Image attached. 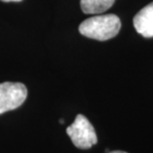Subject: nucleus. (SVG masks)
I'll return each mask as SVG.
<instances>
[{"label":"nucleus","instance_id":"1","mask_svg":"<svg viewBox=\"0 0 153 153\" xmlns=\"http://www.w3.org/2000/svg\"><path fill=\"white\" fill-rule=\"evenodd\" d=\"M121 23L114 14L94 16L85 20L79 26V31L88 38L106 41L115 37L120 30Z\"/></svg>","mask_w":153,"mask_h":153},{"label":"nucleus","instance_id":"2","mask_svg":"<svg viewBox=\"0 0 153 153\" xmlns=\"http://www.w3.org/2000/svg\"><path fill=\"white\" fill-rule=\"evenodd\" d=\"M73 144L79 149H90L97 143L94 127L84 114H78L75 121L66 129Z\"/></svg>","mask_w":153,"mask_h":153},{"label":"nucleus","instance_id":"3","mask_svg":"<svg viewBox=\"0 0 153 153\" xmlns=\"http://www.w3.org/2000/svg\"><path fill=\"white\" fill-rule=\"evenodd\" d=\"M27 94L28 91L22 82H5L0 84V114L22 105Z\"/></svg>","mask_w":153,"mask_h":153},{"label":"nucleus","instance_id":"4","mask_svg":"<svg viewBox=\"0 0 153 153\" xmlns=\"http://www.w3.org/2000/svg\"><path fill=\"white\" fill-rule=\"evenodd\" d=\"M136 32L145 38L153 37V2L143 7L133 18Z\"/></svg>","mask_w":153,"mask_h":153},{"label":"nucleus","instance_id":"5","mask_svg":"<svg viewBox=\"0 0 153 153\" xmlns=\"http://www.w3.org/2000/svg\"><path fill=\"white\" fill-rule=\"evenodd\" d=\"M115 0H81V8L85 14H100L114 5Z\"/></svg>","mask_w":153,"mask_h":153},{"label":"nucleus","instance_id":"6","mask_svg":"<svg viewBox=\"0 0 153 153\" xmlns=\"http://www.w3.org/2000/svg\"><path fill=\"white\" fill-rule=\"evenodd\" d=\"M0 1H3V2H20L22 0H0Z\"/></svg>","mask_w":153,"mask_h":153},{"label":"nucleus","instance_id":"7","mask_svg":"<svg viewBox=\"0 0 153 153\" xmlns=\"http://www.w3.org/2000/svg\"><path fill=\"white\" fill-rule=\"evenodd\" d=\"M109 153H128V152L121 151V150H114V151H109Z\"/></svg>","mask_w":153,"mask_h":153},{"label":"nucleus","instance_id":"8","mask_svg":"<svg viewBox=\"0 0 153 153\" xmlns=\"http://www.w3.org/2000/svg\"><path fill=\"white\" fill-rule=\"evenodd\" d=\"M59 122H60V123H61V124H63V123H64V122H65V120H64V119H63V118H61V119H60V120H59Z\"/></svg>","mask_w":153,"mask_h":153}]
</instances>
